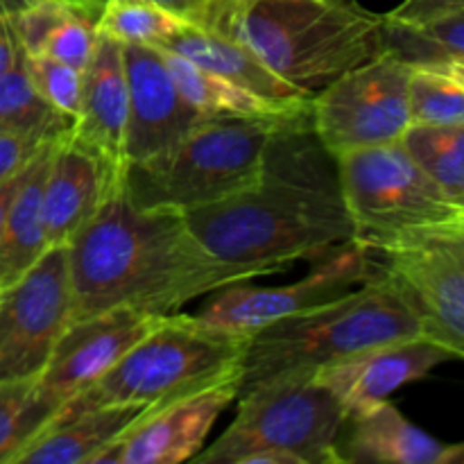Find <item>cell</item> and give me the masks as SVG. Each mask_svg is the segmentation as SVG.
<instances>
[{"mask_svg":"<svg viewBox=\"0 0 464 464\" xmlns=\"http://www.w3.org/2000/svg\"><path fill=\"white\" fill-rule=\"evenodd\" d=\"M324 145L311 111L285 122L267 148L261 181L208 207L184 213L195 238L229 266L263 275L299 258H322L358 240L335 175H326Z\"/></svg>","mask_w":464,"mask_h":464,"instance_id":"6da1fadb","label":"cell"},{"mask_svg":"<svg viewBox=\"0 0 464 464\" xmlns=\"http://www.w3.org/2000/svg\"><path fill=\"white\" fill-rule=\"evenodd\" d=\"M68 258L72 322L113 308L172 315L213 290L266 276L222 263L195 238L181 213L136 207L122 186L68 243Z\"/></svg>","mask_w":464,"mask_h":464,"instance_id":"7a4b0ae2","label":"cell"},{"mask_svg":"<svg viewBox=\"0 0 464 464\" xmlns=\"http://www.w3.org/2000/svg\"><path fill=\"white\" fill-rule=\"evenodd\" d=\"M420 335L424 326L406 288L381 266L352 293L249 335L236 399L284 381L313 379L362 349Z\"/></svg>","mask_w":464,"mask_h":464,"instance_id":"3957f363","label":"cell"},{"mask_svg":"<svg viewBox=\"0 0 464 464\" xmlns=\"http://www.w3.org/2000/svg\"><path fill=\"white\" fill-rule=\"evenodd\" d=\"M220 32L311 95L385 53V14L358 0H247Z\"/></svg>","mask_w":464,"mask_h":464,"instance_id":"277c9868","label":"cell"},{"mask_svg":"<svg viewBox=\"0 0 464 464\" xmlns=\"http://www.w3.org/2000/svg\"><path fill=\"white\" fill-rule=\"evenodd\" d=\"M290 121L207 118L166 154L127 168L122 190L136 207L181 216L220 202L261 181L267 148Z\"/></svg>","mask_w":464,"mask_h":464,"instance_id":"5b68a950","label":"cell"},{"mask_svg":"<svg viewBox=\"0 0 464 464\" xmlns=\"http://www.w3.org/2000/svg\"><path fill=\"white\" fill-rule=\"evenodd\" d=\"M247 340L211 329L195 315L172 313L59 412L104 406H166L240 376Z\"/></svg>","mask_w":464,"mask_h":464,"instance_id":"8992f818","label":"cell"},{"mask_svg":"<svg viewBox=\"0 0 464 464\" xmlns=\"http://www.w3.org/2000/svg\"><path fill=\"white\" fill-rule=\"evenodd\" d=\"M236 401L234 421L190 462L343 464L338 438L347 412L317 379L284 381Z\"/></svg>","mask_w":464,"mask_h":464,"instance_id":"52a82bcc","label":"cell"},{"mask_svg":"<svg viewBox=\"0 0 464 464\" xmlns=\"http://www.w3.org/2000/svg\"><path fill=\"white\" fill-rule=\"evenodd\" d=\"M335 170L358 240L370 249L464 220V208L417 166L401 140L343 154Z\"/></svg>","mask_w":464,"mask_h":464,"instance_id":"ba28073f","label":"cell"},{"mask_svg":"<svg viewBox=\"0 0 464 464\" xmlns=\"http://www.w3.org/2000/svg\"><path fill=\"white\" fill-rule=\"evenodd\" d=\"M412 66L392 53L352 68L313 95V131L334 159L401 140L411 127Z\"/></svg>","mask_w":464,"mask_h":464,"instance_id":"9c48e42d","label":"cell"},{"mask_svg":"<svg viewBox=\"0 0 464 464\" xmlns=\"http://www.w3.org/2000/svg\"><path fill=\"white\" fill-rule=\"evenodd\" d=\"M379 261L362 240L331 249L304 279L276 288H258L249 281L208 293L195 317L211 329L249 335L284 317L322 306L352 293L379 272Z\"/></svg>","mask_w":464,"mask_h":464,"instance_id":"30bf717a","label":"cell"},{"mask_svg":"<svg viewBox=\"0 0 464 464\" xmlns=\"http://www.w3.org/2000/svg\"><path fill=\"white\" fill-rule=\"evenodd\" d=\"M72 304L68 245L48 247L0 290V381L39 379L72 322Z\"/></svg>","mask_w":464,"mask_h":464,"instance_id":"8fae6325","label":"cell"},{"mask_svg":"<svg viewBox=\"0 0 464 464\" xmlns=\"http://www.w3.org/2000/svg\"><path fill=\"white\" fill-rule=\"evenodd\" d=\"M240 376L204 388L131 421L91 464H181L207 444L213 424L238 397Z\"/></svg>","mask_w":464,"mask_h":464,"instance_id":"7c38bea8","label":"cell"},{"mask_svg":"<svg viewBox=\"0 0 464 464\" xmlns=\"http://www.w3.org/2000/svg\"><path fill=\"white\" fill-rule=\"evenodd\" d=\"M381 266L406 288L426 338L464 361V266L429 231L403 236L379 249Z\"/></svg>","mask_w":464,"mask_h":464,"instance_id":"4fadbf2b","label":"cell"},{"mask_svg":"<svg viewBox=\"0 0 464 464\" xmlns=\"http://www.w3.org/2000/svg\"><path fill=\"white\" fill-rule=\"evenodd\" d=\"M130 86L127 168L161 157L208 116L193 107L177 86L163 50L122 45ZM127 172V170H125Z\"/></svg>","mask_w":464,"mask_h":464,"instance_id":"5bb4252c","label":"cell"},{"mask_svg":"<svg viewBox=\"0 0 464 464\" xmlns=\"http://www.w3.org/2000/svg\"><path fill=\"white\" fill-rule=\"evenodd\" d=\"M163 317L134 308H113L71 322L41 372L39 390L63 408L86 385L107 374Z\"/></svg>","mask_w":464,"mask_h":464,"instance_id":"9a60e30c","label":"cell"},{"mask_svg":"<svg viewBox=\"0 0 464 464\" xmlns=\"http://www.w3.org/2000/svg\"><path fill=\"white\" fill-rule=\"evenodd\" d=\"M447 361H453L447 347L420 335L362 349L331 362L313 379L335 394L349 417L385 401L399 388L424 379Z\"/></svg>","mask_w":464,"mask_h":464,"instance_id":"2e32d148","label":"cell"},{"mask_svg":"<svg viewBox=\"0 0 464 464\" xmlns=\"http://www.w3.org/2000/svg\"><path fill=\"white\" fill-rule=\"evenodd\" d=\"M82 82V107L71 136L100 159L111 184L121 188L127 170L130 121V86L122 44L100 34Z\"/></svg>","mask_w":464,"mask_h":464,"instance_id":"e0dca14e","label":"cell"},{"mask_svg":"<svg viewBox=\"0 0 464 464\" xmlns=\"http://www.w3.org/2000/svg\"><path fill=\"white\" fill-rule=\"evenodd\" d=\"M113 190L116 186L93 152L71 134L59 140L50 154L41 202L48 247L71 243Z\"/></svg>","mask_w":464,"mask_h":464,"instance_id":"ac0fdd59","label":"cell"},{"mask_svg":"<svg viewBox=\"0 0 464 464\" xmlns=\"http://www.w3.org/2000/svg\"><path fill=\"white\" fill-rule=\"evenodd\" d=\"M447 449L388 399L349 415L338 438L343 464H442Z\"/></svg>","mask_w":464,"mask_h":464,"instance_id":"d6986e66","label":"cell"},{"mask_svg":"<svg viewBox=\"0 0 464 464\" xmlns=\"http://www.w3.org/2000/svg\"><path fill=\"white\" fill-rule=\"evenodd\" d=\"M161 50H170V53L188 59V62L198 63L204 71L267 100L288 104L313 102L311 93L281 80L276 72H272L263 63V59L256 53H252L247 45L220 30L186 25Z\"/></svg>","mask_w":464,"mask_h":464,"instance_id":"ffe728a7","label":"cell"},{"mask_svg":"<svg viewBox=\"0 0 464 464\" xmlns=\"http://www.w3.org/2000/svg\"><path fill=\"white\" fill-rule=\"evenodd\" d=\"M104 3L32 0L18 18V41L25 54H45L86 71L100 36Z\"/></svg>","mask_w":464,"mask_h":464,"instance_id":"44dd1931","label":"cell"},{"mask_svg":"<svg viewBox=\"0 0 464 464\" xmlns=\"http://www.w3.org/2000/svg\"><path fill=\"white\" fill-rule=\"evenodd\" d=\"M150 408L104 406L80 412H59L14 464H91L131 421Z\"/></svg>","mask_w":464,"mask_h":464,"instance_id":"7402d4cb","label":"cell"},{"mask_svg":"<svg viewBox=\"0 0 464 464\" xmlns=\"http://www.w3.org/2000/svg\"><path fill=\"white\" fill-rule=\"evenodd\" d=\"M57 143H50L48 148L41 150L39 157L30 163L25 179H23L3 222V229H0V290L25 275L48 249L41 202H44V179L48 172L50 154Z\"/></svg>","mask_w":464,"mask_h":464,"instance_id":"603a6c76","label":"cell"},{"mask_svg":"<svg viewBox=\"0 0 464 464\" xmlns=\"http://www.w3.org/2000/svg\"><path fill=\"white\" fill-rule=\"evenodd\" d=\"M163 57L184 98L208 118H297L311 111V104L276 102L231 84L170 50Z\"/></svg>","mask_w":464,"mask_h":464,"instance_id":"cb8c5ba5","label":"cell"},{"mask_svg":"<svg viewBox=\"0 0 464 464\" xmlns=\"http://www.w3.org/2000/svg\"><path fill=\"white\" fill-rule=\"evenodd\" d=\"M75 121L59 113L39 93L21 50L12 66L0 72V130L18 131L44 143H57L72 131Z\"/></svg>","mask_w":464,"mask_h":464,"instance_id":"d4e9b609","label":"cell"},{"mask_svg":"<svg viewBox=\"0 0 464 464\" xmlns=\"http://www.w3.org/2000/svg\"><path fill=\"white\" fill-rule=\"evenodd\" d=\"M401 143L442 193L464 208V122L411 125Z\"/></svg>","mask_w":464,"mask_h":464,"instance_id":"484cf974","label":"cell"},{"mask_svg":"<svg viewBox=\"0 0 464 464\" xmlns=\"http://www.w3.org/2000/svg\"><path fill=\"white\" fill-rule=\"evenodd\" d=\"M59 411L39 390V379L0 381V464H14Z\"/></svg>","mask_w":464,"mask_h":464,"instance_id":"4316f807","label":"cell"},{"mask_svg":"<svg viewBox=\"0 0 464 464\" xmlns=\"http://www.w3.org/2000/svg\"><path fill=\"white\" fill-rule=\"evenodd\" d=\"M385 50L411 66L464 54V12L435 18L424 25L390 21L385 16Z\"/></svg>","mask_w":464,"mask_h":464,"instance_id":"83f0119b","label":"cell"},{"mask_svg":"<svg viewBox=\"0 0 464 464\" xmlns=\"http://www.w3.org/2000/svg\"><path fill=\"white\" fill-rule=\"evenodd\" d=\"M181 27L184 23L143 0H104L98 30L122 45L161 50Z\"/></svg>","mask_w":464,"mask_h":464,"instance_id":"f1b7e54d","label":"cell"},{"mask_svg":"<svg viewBox=\"0 0 464 464\" xmlns=\"http://www.w3.org/2000/svg\"><path fill=\"white\" fill-rule=\"evenodd\" d=\"M408 104H411V125L464 122L462 86L426 68H412Z\"/></svg>","mask_w":464,"mask_h":464,"instance_id":"f546056e","label":"cell"},{"mask_svg":"<svg viewBox=\"0 0 464 464\" xmlns=\"http://www.w3.org/2000/svg\"><path fill=\"white\" fill-rule=\"evenodd\" d=\"M25 62L39 93L59 113L75 121L82 107V84H84L82 75L84 72L45 54H25Z\"/></svg>","mask_w":464,"mask_h":464,"instance_id":"4dcf8cb0","label":"cell"},{"mask_svg":"<svg viewBox=\"0 0 464 464\" xmlns=\"http://www.w3.org/2000/svg\"><path fill=\"white\" fill-rule=\"evenodd\" d=\"M48 145L50 143L32 139L27 134L0 130V184L25 170L39 157L41 150L48 148Z\"/></svg>","mask_w":464,"mask_h":464,"instance_id":"1f68e13d","label":"cell"},{"mask_svg":"<svg viewBox=\"0 0 464 464\" xmlns=\"http://www.w3.org/2000/svg\"><path fill=\"white\" fill-rule=\"evenodd\" d=\"M458 12H464V0H403L385 16L390 21L408 23V25H424L435 18L451 16Z\"/></svg>","mask_w":464,"mask_h":464,"instance_id":"d6a6232c","label":"cell"},{"mask_svg":"<svg viewBox=\"0 0 464 464\" xmlns=\"http://www.w3.org/2000/svg\"><path fill=\"white\" fill-rule=\"evenodd\" d=\"M32 0H0V72L7 71L21 54L18 18Z\"/></svg>","mask_w":464,"mask_h":464,"instance_id":"836d02e7","label":"cell"},{"mask_svg":"<svg viewBox=\"0 0 464 464\" xmlns=\"http://www.w3.org/2000/svg\"><path fill=\"white\" fill-rule=\"evenodd\" d=\"M163 9L177 21L190 27H208L213 16V0H143Z\"/></svg>","mask_w":464,"mask_h":464,"instance_id":"e575fe53","label":"cell"},{"mask_svg":"<svg viewBox=\"0 0 464 464\" xmlns=\"http://www.w3.org/2000/svg\"><path fill=\"white\" fill-rule=\"evenodd\" d=\"M429 234L433 236L442 247H447L464 266V220L453 222V225L438 227V229H430Z\"/></svg>","mask_w":464,"mask_h":464,"instance_id":"d590c367","label":"cell"},{"mask_svg":"<svg viewBox=\"0 0 464 464\" xmlns=\"http://www.w3.org/2000/svg\"><path fill=\"white\" fill-rule=\"evenodd\" d=\"M412 68H426V71H430V72H438V75L456 82L458 86H462L464 89V54H460V57L440 59V62L424 63V66H412Z\"/></svg>","mask_w":464,"mask_h":464,"instance_id":"8d00e7d4","label":"cell"},{"mask_svg":"<svg viewBox=\"0 0 464 464\" xmlns=\"http://www.w3.org/2000/svg\"><path fill=\"white\" fill-rule=\"evenodd\" d=\"M27 168L23 172H18V175H14L12 179L5 181V184H0V229H3V222H5V218H7V211H9V207H12L14 198H16L18 188H21L23 179H25Z\"/></svg>","mask_w":464,"mask_h":464,"instance_id":"74e56055","label":"cell"},{"mask_svg":"<svg viewBox=\"0 0 464 464\" xmlns=\"http://www.w3.org/2000/svg\"><path fill=\"white\" fill-rule=\"evenodd\" d=\"M243 3H247V0H213V16L208 27H211V30H220L222 23H225Z\"/></svg>","mask_w":464,"mask_h":464,"instance_id":"f35d334b","label":"cell"},{"mask_svg":"<svg viewBox=\"0 0 464 464\" xmlns=\"http://www.w3.org/2000/svg\"><path fill=\"white\" fill-rule=\"evenodd\" d=\"M442 464H464V442L462 444H449L447 453H444Z\"/></svg>","mask_w":464,"mask_h":464,"instance_id":"ab89813d","label":"cell"},{"mask_svg":"<svg viewBox=\"0 0 464 464\" xmlns=\"http://www.w3.org/2000/svg\"><path fill=\"white\" fill-rule=\"evenodd\" d=\"M77 3H104V0H77Z\"/></svg>","mask_w":464,"mask_h":464,"instance_id":"60d3db41","label":"cell"}]
</instances>
